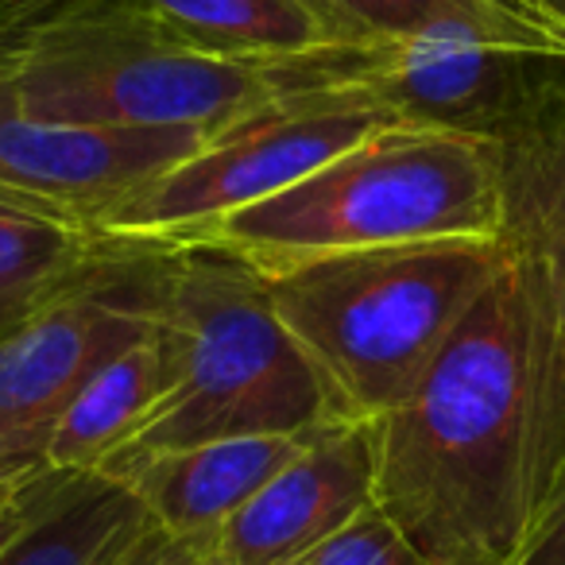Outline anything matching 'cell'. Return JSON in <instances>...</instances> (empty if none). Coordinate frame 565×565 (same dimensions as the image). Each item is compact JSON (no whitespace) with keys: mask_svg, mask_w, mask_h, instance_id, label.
Masks as SVG:
<instances>
[{"mask_svg":"<svg viewBox=\"0 0 565 565\" xmlns=\"http://www.w3.org/2000/svg\"><path fill=\"white\" fill-rule=\"evenodd\" d=\"M213 132L43 120L0 86V205L97 236L117 205L194 156Z\"/></svg>","mask_w":565,"mask_h":565,"instance_id":"9","label":"cell"},{"mask_svg":"<svg viewBox=\"0 0 565 565\" xmlns=\"http://www.w3.org/2000/svg\"><path fill=\"white\" fill-rule=\"evenodd\" d=\"M380 423L338 418L307 434L282 465L213 539L225 565H299L353 519L376 508Z\"/></svg>","mask_w":565,"mask_h":565,"instance_id":"10","label":"cell"},{"mask_svg":"<svg viewBox=\"0 0 565 565\" xmlns=\"http://www.w3.org/2000/svg\"><path fill=\"white\" fill-rule=\"evenodd\" d=\"M171 565H225V562H221V557L213 554V546H205V542H186Z\"/></svg>","mask_w":565,"mask_h":565,"instance_id":"21","label":"cell"},{"mask_svg":"<svg viewBox=\"0 0 565 565\" xmlns=\"http://www.w3.org/2000/svg\"><path fill=\"white\" fill-rule=\"evenodd\" d=\"M171 384V364L159 341V322L148 338L128 345L109 364H102L94 380L66 407L55 438H51V469L102 472L117 449L132 441L140 423L151 415Z\"/></svg>","mask_w":565,"mask_h":565,"instance_id":"14","label":"cell"},{"mask_svg":"<svg viewBox=\"0 0 565 565\" xmlns=\"http://www.w3.org/2000/svg\"><path fill=\"white\" fill-rule=\"evenodd\" d=\"M511 256V236H454L338 252L264 279L338 415L380 423L415 392Z\"/></svg>","mask_w":565,"mask_h":565,"instance_id":"4","label":"cell"},{"mask_svg":"<svg viewBox=\"0 0 565 565\" xmlns=\"http://www.w3.org/2000/svg\"><path fill=\"white\" fill-rule=\"evenodd\" d=\"M159 322V252L117 248L71 291L0 333V484L47 469L66 407Z\"/></svg>","mask_w":565,"mask_h":565,"instance_id":"8","label":"cell"},{"mask_svg":"<svg viewBox=\"0 0 565 565\" xmlns=\"http://www.w3.org/2000/svg\"><path fill=\"white\" fill-rule=\"evenodd\" d=\"M113 252L117 244L94 233L0 205V333L71 291Z\"/></svg>","mask_w":565,"mask_h":565,"instance_id":"15","label":"cell"},{"mask_svg":"<svg viewBox=\"0 0 565 565\" xmlns=\"http://www.w3.org/2000/svg\"><path fill=\"white\" fill-rule=\"evenodd\" d=\"M341 58H221L179 40L143 0H66L0 28V86L35 117L97 128H225Z\"/></svg>","mask_w":565,"mask_h":565,"instance_id":"5","label":"cell"},{"mask_svg":"<svg viewBox=\"0 0 565 565\" xmlns=\"http://www.w3.org/2000/svg\"><path fill=\"white\" fill-rule=\"evenodd\" d=\"M515 565H565V480Z\"/></svg>","mask_w":565,"mask_h":565,"instance_id":"19","label":"cell"},{"mask_svg":"<svg viewBox=\"0 0 565 565\" xmlns=\"http://www.w3.org/2000/svg\"><path fill=\"white\" fill-rule=\"evenodd\" d=\"M159 341L171 384L102 472L205 441L310 434L341 418L275 315L267 279L225 248L159 252Z\"/></svg>","mask_w":565,"mask_h":565,"instance_id":"2","label":"cell"},{"mask_svg":"<svg viewBox=\"0 0 565 565\" xmlns=\"http://www.w3.org/2000/svg\"><path fill=\"white\" fill-rule=\"evenodd\" d=\"M565 480V322L539 252L380 418L376 508L430 565H515Z\"/></svg>","mask_w":565,"mask_h":565,"instance_id":"1","label":"cell"},{"mask_svg":"<svg viewBox=\"0 0 565 565\" xmlns=\"http://www.w3.org/2000/svg\"><path fill=\"white\" fill-rule=\"evenodd\" d=\"M182 546L105 472L47 465L0 503V565H171Z\"/></svg>","mask_w":565,"mask_h":565,"instance_id":"11","label":"cell"},{"mask_svg":"<svg viewBox=\"0 0 565 565\" xmlns=\"http://www.w3.org/2000/svg\"><path fill=\"white\" fill-rule=\"evenodd\" d=\"M364 43L411 35L446 17H480L515 28L565 55V12L550 0H326Z\"/></svg>","mask_w":565,"mask_h":565,"instance_id":"17","label":"cell"},{"mask_svg":"<svg viewBox=\"0 0 565 565\" xmlns=\"http://www.w3.org/2000/svg\"><path fill=\"white\" fill-rule=\"evenodd\" d=\"M356 55L217 128L194 156L117 205L97 236L132 252L190 248L210 225L282 194L364 136L399 125L353 71Z\"/></svg>","mask_w":565,"mask_h":565,"instance_id":"6","label":"cell"},{"mask_svg":"<svg viewBox=\"0 0 565 565\" xmlns=\"http://www.w3.org/2000/svg\"><path fill=\"white\" fill-rule=\"evenodd\" d=\"M307 434H259L151 454L105 477L120 480L171 539L213 546L217 531L291 461Z\"/></svg>","mask_w":565,"mask_h":565,"instance_id":"12","label":"cell"},{"mask_svg":"<svg viewBox=\"0 0 565 565\" xmlns=\"http://www.w3.org/2000/svg\"><path fill=\"white\" fill-rule=\"evenodd\" d=\"M353 71L399 125L469 132L500 148L565 117L562 51L480 17H446L372 43Z\"/></svg>","mask_w":565,"mask_h":565,"instance_id":"7","label":"cell"},{"mask_svg":"<svg viewBox=\"0 0 565 565\" xmlns=\"http://www.w3.org/2000/svg\"><path fill=\"white\" fill-rule=\"evenodd\" d=\"M4 495H9V488H4V484H0V503H4Z\"/></svg>","mask_w":565,"mask_h":565,"instance_id":"22","label":"cell"},{"mask_svg":"<svg viewBox=\"0 0 565 565\" xmlns=\"http://www.w3.org/2000/svg\"><path fill=\"white\" fill-rule=\"evenodd\" d=\"M508 236L503 148L430 125H387L267 202L210 225L190 248H225L259 275L387 244Z\"/></svg>","mask_w":565,"mask_h":565,"instance_id":"3","label":"cell"},{"mask_svg":"<svg viewBox=\"0 0 565 565\" xmlns=\"http://www.w3.org/2000/svg\"><path fill=\"white\" fill-rule=\"evenodd\" d=\"M299 565H430L403 531L380 508H369L361 519L333 534L330 542L307 554Z\"/></svg>","mask_w":565,"mask_h":565,"instance_id":"18","label":"cell"},{"mask_svg":"<svg viewBox=\"0 0 565 565\" xmlns=\"http://www.w3.org/2000/svg\"><path fill=\"white\" fill-rule=\"evenodd\" d=\"M143 4L190 47L241 63L299 66L372 47L326 0H143Z\"/></svg>","mask_w":565,"mask_h":565,"instance_id":"13","label":"cell"},{"mask_svg":"<svg viewBox=\"0 0 565 565\" xmlns=\"http://www.w3.org/2000/svg\"><path fill=\"white\" fill-rule=\"evenodd\" d=\"M508 236L539 252L565 322V117L503 148Z\"/></svg>","mask_w":565,"mask_h":565,"instance_id":"16","label":"cell"},{"mask_svg":"<svg viewBox=\"0 0 565 565\" xmlns=\"http://www.w3.org/2000/svg\"><path fill=\"white\" fill-rule=\"evenodd\" d=\"M66 4V0H0V28L20 24V20H32L40 12H51Z\"/></svg>","mask_w":565,"mask_h":565,"instance_id":"20","label":"cell"}]
</instances>
